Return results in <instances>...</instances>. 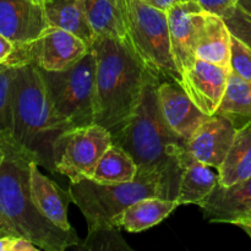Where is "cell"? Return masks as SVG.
<instances>
[{
  "instance_id": "cell-1",
  "label": "cell",
  "mask_w": 251,
  "mask_h": 251,
  "mask_svg": "<svg viewBox=\"0 0 251 251\" xmlns=\"http://www.w3.org/2000/svg\"><path fill=\"white\" fill-rule=\"evenodd\" d=\"M159 78L150 74L139 105L113 144L124 149L137 164V176L154 178L162 199L176 201L184 166L190 156L186 141L172 131L162 117L158 102Z\"/></svg>"
},
{
  "instance_id": "cell-2",
  "label": "cell",
  "mask_w": 251,
  "mask_h": 251,
  "mask_svg": "<svg viewBox=\"0 0 251 251\" xmlns=\"http://www.w3.org/2000/svg\"><path fill=\"white\" fill-rule=\"evenodd\" d=\"M96 124L114 135L139 105L150 73L129 44L96 37Z\"/></svg>"
},
{
  "instance_id": "cell-3",
  "label": "cell",
  "mask_w": 251,
  "mask_h": 251,
  "mask_svg": "<svg viewBox=\"0 0 251 251\" xmlns=\"http://www.w3.org/2000/svg\"><path fill=\"white\" fill-rule=\"evenodd\" d=\"M5 156L0 164V216L15 234L27 238L41 250L64 251L78 247L76 232H66L44 217L34 205L29 166L33 157L11 137L1 140Z\"/></svg>"
},
{
  "instance_id": "cell-4",
  "label": "cell",
  "mask_w": 251,
  "mask_h": 251,
  "mask_svg": "<svg viewBox=\"0 0 251 251\" xmlns=\"http://www.w3.org/2000/svg\"><path fill=\"white\" fill-rule=\"evenodd\" d=\"M11 96L12 141L39 167L54 172V145L73 126L54 108L38 66H15Z\"/></svg>"
},
{
  "instance_id": "cell-5",
  "label": "cell",
  "mask_w": 251,
  "mask_h": 251,
  "mask_svg": "<svg viewBox=\"0 0 251 251\" xmlns=\"http://www.w3.org/2000/svg\"><path fill=\"white\" fill-rule=\"evenodd\" d=\"M71 202L82 212L88 232L100 228H120L118 222L125 208L146 198H161V185L154 178L136 176L123 184H104L95 179L70 183Z\"/></svg>"
},
{
  "instance_id": "cell-6",
  "label": "cell",
  "mask_w": 251,
  "mask_h": 251,
  "mask_svg": "<svg viewBox=\"0 0 251 251\" xmlns=\"http://www.w3.org/2000/svg\"><path fill=\"white\" fill-rule=\"evenodd\" d=\"M126 43L150 73L159 80L166 78L180 85L181 74L172 51L166 11L142 0H127Z\"/></svg>"
},
{
  "instance_id": "cell-7",
  "label": "cell",
  "mask_w": 251,
  "mask_h": 251,
  "mask_svg": "<svg viewBox=\"0 0 251 251\" xmlns=\"http://www.w3.org/2000/svg\"><path fill=\"white\" fill-rule=\"evenodd\" d=\"M39 70L54 108L71 126L96 124V54L92 48L65 70Z\"/></svg>"
},
{
  "instance_id": "cell-8",
  "label": "cell",
  "mask_w": 251,
  "mask_h": 251,
  "mask_svg": "<svg viewBox=\"0 0 251 251\" xmlns=\"http://www.w3.org/2000/svg\"><path fill=\"white\" fill-rule=\"evenodd\" d=\"M112 145V134L100 125L70 127L54 145V172L71 183L92 179L100 157Z\"/></svg>"
},
{
  "instance_id": "cell-9",
  "label": "cell",
  "mask_w": 251,
  "mask_h": 251,
  "mask_svg": "<svg viewBox=\"0 0 251 251\" xmlns=\"http://www.w3.org/2000/svg\"><path fill=\"white\" fill-rule=\"evenodd\" d=\"M91 47L71 32L49 26L31 43L16 47L9 66L33 64L47 71L69 69L83 58Z\"/></svg>"
},
{
  "instance_id": "cell-10",
  "label": "cell",
  "mask_w": 251,
  "mask_h": 251,
  "mask_svg": "<svg viewBox=\"0 0 251 251\" xmlns=\"http://www.w3.org/2000/svg\"><path fill=\"white\" fill-rule=\"evenodd\" d=\"M206 11L195 0H184L167 11L172 51L180 74L190 68Z\"/></svg>"
},
{
  "instance_id": "cell-11",
  "label": "cell",
  "mask_w": 251,
  "mask_h": 251,
  "mask_svg": "<svg viewBox=\"0 0 251 251\" xmlns=\"http://www.w3.org/2000/svg\"><path fill=\"white\" fill-rule=\"evenodd\" d=\"M237 130L234 118L222 113L208 115L186 141V150L198 161L218 169L234 141Z\"/></svg>"
},
{
  "instance_id": "cell-12",
  "label": "cell",
  "mask_w": 251,
  "mask_h": 251,
  "mask_svg": "<svg viewBox=\"0 0 251 251\" xmlns=\"http://www.w3.org/2000/svg\"><path fill=\"white\" fill-rule=\"evenodd\" d=\"M230 69L196 59L181 74L180 86L205 114L217 113L227 87Z\"/></svg>"
},
{
  "instance_id": "cell-13",
  "label": "cell",
  "mask_w": 251,
  "mask_h": 251,
  "mask_svg": "<svg viewBox=\"0 0 251 251\" xmlns=\"http://www.w3.org/2000/svg\"><path fill=\"white\" fill-rule=\"evenodd\" d=\"M49 27L43 2L38 0H0V34L25 46Z\"/></svg>"
},
{
  "instance_id": "cell-14",
  "label": "cell",
  "mask_w": 251,
  "mask_h": 251,
  "mask_svg": "<svg viewBox=\"0 0 251 251\" xmlns=\"http://www.w3.org/2000/svg\"><path fill=\"white\" fill-rule=\"evenodd\" d=\"M157 91L164 122L172 131L188 141L208 115L191 100L179 83L169 80L161 82L159 80Z\"/></svg>"
},
{
  "instance_id": "cell-15",
  "label": "cell",
  "mask_w": 251,
  "mask_h": 251,
  "mask_svg": "<svg viewBox=\"0 0 251 251\" xmlns=\"http://www.w3.org/2000/svg\"><path fill=\"white\" fill-rule=\"evenodd\" d=\"M200 208L211 223L251 222V178L229 186L218 183Z\"/></svg>"
},
{
  "instance_id": "cell-16",
  "label": "cell",
  "mask_w": 251,
  "mask_h": 251,
  "mask_svg": "<svg viewBox=\"0 0 251 251\" xmlns=\"http://www.w3.org/2000/svg\"><path fill=\"white\" fill-rule=\"evenodd\" d=\"M29 180L32 198L39 212L60 229L74 232L68 220L69 201H71L68 191L61 190L53 180L41 173L34 161L29 166Z\"/></svg>"
},
{
  "instance_id": "cell-17",
  "label": "cell",
  "mask_w": 251,
  "mask_h": 251,
  "mask_svg": "<svg viewBox=\"0 0 251 251\" xmlns=\"http://www.w3.org/2000/svg\"><path fill=\"white\" fill-rule=\"evenodd\" d=\"M232 33L223 17L206 12L196 44L198 59L230 69Z\"/></svg>"
},
{
  "instance_id": "cell-18",
  "label": "cell",
  "mask_w": 251,
  "mask_h": 251,
  "mask_svg": "<svg viewBox=\"0 0 251 251\" xmlns=\"http://www.w3.org/2000/svg\"><path fill=\"white\" fill-rule=\"evenodd\" d=\"M43 6L49 26L71 32L92 46L96 36L88 20L85 0H44Z\"/></svg>"
},
{
  "instance_id": "cell-19",
  "label": "cell",
  "mask_w": 251,
  "mask_h": 251,
  "mask_svg": "<svg viewBox=\"0 0 251 251\" xmlns=\"http://www.w3.org/2000/svg\"><path fill=\"white\" fill-rule=\"evenodd\" d=\"M212 167L202 163L189 156L181 173L179 184L178 205H198L200 206L220 183L218 173L212 171Z\"/></svg>"
},
{
  "instance_id": "cell-20",
  "label": "cell",
  "mask_w": 251,
  "mask_h": 251,
  "mask_svg": "<svg viewBox=\"0 0 251 251\" xmlns=\"http://www.w3.org/2000/svg\"><path fill=\"white\" fill-rule=\"evenodd\" d=\"M96 37L107 36L126 42L127 0H85Z\"/></svg>"
},
{
  "instance_id": "cell-21",
  "label": "cell",
  "mask_w": 251,
  "mask_h": 251,
  "mask_svg": "<svg viewBox=\"0 0 251 251\" xmlns=\"http://www.w3.org/2000/svg\"><path fill=\"white\" fill-rule=\"evenodd\" d=\"M178 206L174 200L161 198L141 199L125 208L118 225L130 233H140L159 225Z\"/></svg>"
},
{
  "instance_id": "cell-22",
  "label": "cell",
  "mask_w": 251,
  "mask_h": 251,
  "mask_svg": "<svg viewBox=\"0 0 251 251\" xmlns=\"http://www.w3.org/2000/svg\"><path fill=\"white\" fill-rule=\"evenodd\" d=\"M217 172L223 186L251 178V120L237 130L234 141Z\"/></svg>"
},
{
  "instance_id": "cell-23",
  "label": "cell",
  "mask_w": 251,
  "mask_h": 251,
  "mask_svg": "<svg viewBox=\"0 0 251 251\" xmlns=\"http://www.w3.org/2000/svg\"><path fill=\"white\" fill-rule=\"evenodd\" d=\"M136 176L137 164L132 157L113 144L100 157L92 179L104 184H123L135 180Z\"/></svg>"
},
{
  "instance_id": "cell-24",
  "label": "cell",
  "mask_w": 251,
  "mask_h": 251,
  "mask_svg": "<svg viewBox=\"0 0 251 251\" xmlns=\"http://www.w3.org/2000/svg\"><path fill=\"white\" fill-rule=\"evenodd\" d=\"M217 113L232 118L251 119V81L244 80L230 71L225 96Z\"/></svg>"
},
{
  "instance_id": "cell-25",
  "label": "cell",
  "mask_w": 251,
  "mask_h": 251,
  "mask_svg": "<svg viewBox=\"0 0 251 251\" xmlns=\"http://www.w3.org/2000/svg\"><path fill=\"white\" fill-rule=\"evenodd\" d=\"M15 66H0V141L11 137V88Z\"/></svg>"
},
{
  "instance_id": "cell-26",
  "label": "cell",
  "mask_w": 251,
  "mask_h": 251,
  "mask_svg": "<svg viewBox=\"0 0 251 251\" xmlns=\"http://www.w3.org/2000/svg\"><path fill=\"white\" fill-rule=\"evenodd\" d=\"M80 249L88 250H131L123 240L119 228H100L90 230Z\"/></svg>"
},
{
  "instance_id": "cell-27",
  "label": "cell",
  "mask_w": 251,
  "mask_h": 251,
  "mask_svg": "<svg viewBox=\"0 0 251 251\" xmlns=\"http://www.w3.org/2000/svg\"><path fill=\"white\" fill-rule=\"evenodd\" d=\"M230 71L239 77L251 81V49L232 34Z\"/></svg>"
},
{
  "instance_id": "cell-28",
  "label": "cell",
  "mask_w": 251,
  "mask_h": 251,
  "mask_svg": "<svg viewBox=\"0 0 251 251\" xmlns=\"http://www.w3.org/2000/svg\"><path fill=\"white\" fill-rule=\"evenodd\" d=\"M226 25L229 28L230 33L242 42H244L251 49V15L234 6L223 16Z\"/></svg>"
},
{
  "instance_id": "cell-29",
  "label": "cell",
  "mask_w": 251,
  "mask_h": 251,
  "mask_svg": "<svg viewBox=\"0 0 251 251\" xmlns=\"http://www.w3.org/2000/svg\"><path fill=\"white\" fill-rule=\"evenodd\" d=\"M208 14L223 17L230 9L237 6L239 0H195Z\"/></svg>"
},
{
  "instance_id": "cell-30",
  "label": "cell",
  "mask_w": 251,
  "mask_h": 251,
  "mask_svg": "<svg viewBox=\"0 0 251 251\" xmlns=\"http://www.w3.org/2000/svg\"><path fill=\"white\" fill-rule=\"evenodd\" d=\"M16 46L12 41L0 34V66L7 65L15 53Z\"/></svg>"
},
{
  "instance_id": "cell-31",
  "label": "cell",
  "mask_w": 251,
  "mask_h": 251,
  "mask_svg": "<svg viewBox=\"0 0 251 251\" xmlns=\"http://www.w3.org/2000/svg\"><path fill=\"white\" fill-rule=\"evenodd\" d=\"M142 1L151 5V6L156 7V9L167 12L169 9H172L174 5L179 4V2L184 1V0H142Z\"/></svg>"
},
{
  "instance_id": "cell-32",
  "label": "cell",
  "mask_w": 251,
  "mask_h": 251,
  "mask_svg": "<svg viewBox=\"0 0 251 251\" xmlns=\"http://www.w3.org/2000/svg\"><path fill=\"white\" fill-rule=\"evenodd\" d=\"M4 235H16L14 230L11 229L9 225L4 221V218L0 216V237H4Z\"/></svg>"
},
{
  "instance_id": "cell-33",
  "label": "cell",
  "mask_w": 251,
  "mask_h": 251,
  "mask_svg": "<svg viewBox=\"0 0 251 251\" xmlns=\"http://www.w3.org/2000/svg\"><path fill=\"white\" fill-rule=\"evenodd\" d=\"M237 6H239L240 9L251 15V0H239Z\"/></svg>"
},
{
  "instance_id": "cell-34",
  "label": "cell",
  "mask_w": 251,
  "mask_h": 251,
  "mask_svg": "<svg viewBox=\"0 0 251 251\" xmlns=\"http://www.w3.org/2000/svg\"><path fill=\"white\" fill-rule=\"evenodd\" d=\"M239 226L240 228H242L243 230H244L245 233H247L248 235H249V237L251 238V222H245V223H240V225H238Z\"/></svg>"
},
{
  "instance_id": "cell-35",
  "label": "cell",
  "mask_w": 251,
  "mask_h": 251,
  "mask_svg": "<svg viewBox=\"0 0 251 251\" xmlns=\"http://www.w3.org/2000/svg\"><path fill=\"white\" fill-rule=\"evenodd\" d=\"M4 156H5V152H4V147H2L1 142H0V164H1L2 159H4Z\"/></svg>"
},
{
  "instance_id": "cell-36",
  "label": "cell",
  "mask_w": 251,
  "mask_h": 251,
  "mask_svg": "<svg viewBox=\"0 0 251 251\" xmlns=\"http://www.w3.org/2000/svg\"><path fill=\"white\" fill-rule=\"evenodd\" d=\"M38 1H41V2H43V1H44V0H38Z\"/></svg>"
}]
</instances>
